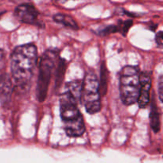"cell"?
<instances>
[{"mask_svg":"<svg viewBox=\"0 0 163 163\" xmlns=\"http://www.w3.org/2000/svg\"><path fill=\"white\" fill-rule=\"evenodd\" d=\"M37 60V47L33 44L18 46L11 56V70L16 88L25 90L33 77Z\"/></svg>","mask_w":163,"mask_h":163,"instance_id":"obj_1","label":"cell"},{"mask_svg":"<svg viewBox=\"0 0 163 163\" xmlns=\"http://www.w3.org/2000/svg\"><path fill=\"white\" fill-rule=\"evenodd\" d=\"M77 104V102L65 92L61 96V116L65 130L69 137H80L85 132L84 118L78 109Z\"/></svg>","mask_w":163,"mask_h":163,"instance_id":"obj_2","label":"cell"},{"mask_svg":"<svg viewBox=\"0 0 163 163\" xmlns=\"http://www.w3.org/2000/svg\"><path fill=\"white\" fill-rule=\"evenodd\" d=\"M139 77V69L136 66H125L120 72L119 92L125 105H131L138 102L140 92Z\"/></svg>","mask_w":163,"mask_h":163,"instance_id":"obj_3","label":"cell"},{"mask_svg":"<svg viewBox=\"0 0 163 163\" xmlns=\"http://www.w3.org/2000/svg\"><path fill=\"white\" fill-rule=\"evenodd\" d=\"M81 101L89 114H95L100 110L101 103L99 81L93 72L87 73L84 81L82 82Z\"/></svg>","mask_w":163,"mask_h":163,"instance_id":"obj_4","label":"cell"},{"mask_svg":"<svg viewBox=\"0 0 163 163\" xmlns=\"http://www.w3.org/2000/svg\"><path fill=\"white\" fill-rule=\"evenodd\" d=\"M56 57L57 53L52 50H47L41 57L36 92L37 100L40 102H43L47 96L49 81L52 71L55 66Z\"/></svg>","mask_w":163,"mask_h":163,"instance_id":"obj_5","label":"cell"},{"mask_svg":"<svg viewBox=\"0 0 163 163\" xmlns=\"http://www.w3.org/2000/svg\"><path fill=\"white\" fill-rule=\"evenodd\" d=\"M15 15L16 18L23 23L36 24L38 17V11L32 4L23 3L16 7Z\"/></svg>","mask_w":163,"mask_h":163,"instance_id":"obj_6","label":"cell"},{"mask_svg":"<svg viewBox=\"0 0 163 163\" xmlns=\"http://www.w3.org/2000/svg\"><path fill=\"white\" fill-rule=\"evenodd\" d=\"M140 79V92L138 100L140 108H144L150 101V91L151 88V77L149 73H142L139 77Z\"/></svg>","mask_w":163,"mask_h":163,"instance_id":"obj_7","label":"cell"},{"mask_svg":"<svg viewBox=\"0 0 163 163\" xmlns=\"http://www.w3.org/2000/svg\"><path fill=\"white\" fill-rule=\"evenodd\" d=\"M13 92V84L7 73L0 75V103L6 105L10 103Z\"/></svg>","mask_w":163,"mask_h":163,"instance_id":"obj_8","label":"cell"},{"mask_svg":"<svg viewBox=\"0 0 163 163\" xmlns=\"http://www.w3.org/2000/svg\"><path fill=\"white\" fill-rule=\"evenodd\" d=\"M82 90V82L81 81H73L68 83L65 87V92H67L77 103L81 101Z\"/></svg>","mask_w":163,"mask_h":163,"instance_id":"obj_9","label":"cell"},{"mask_svg":"<svg viewBox=\"0 0 163 163\" xmlns=\"http://www.w3.org/2000/svg\"><path fill=\"white\" fill-rule=\"evenodd\" d=\"M54 21L61 25H64L66 27H69L71 29L77 30L78 25L75 20L69 15H65V14H57L53 17Z\"/></svg>","mask_w":163,"mask_h":163,"instance_id":"obj_10","label":"cell"},{"mask_svg":"<svg viewBox=\"0 0 163 163\" xmlns=\"http://www.w3.org/2000/svg\"><path fill=\"white\" fill-rule=\"evenodd\" d=\"M150 123L153 130L155 133H158L160 130V118L158 111V107H156L154 103L151 107V111L150 112Z\"/></svg>","mask_w":163,"mask_h":163,"instance_id":"obj_11","label":"cell"},{"mask_svg":"<svg viewBox=\"0 0 163 163\" xmlns=\"http://www.w3.org/2000/svg\"><path fill=\"white\" fill-rule=\"evenodd\" d=\"M66 67V61L64 59L60 60L58 67L57 69V73H56V85H57V88H59V86L61 85V83L63 81L64 75H65Z\"/></svg>","mask_w":163,"mask_h":163,"instance_id":"obj_12","label":"cell"},{"mask_svg":"<svg viewBox=\"0 0 163 163\" xmlns=\"http://www.w3.org/2000/svg\"><path fill=\"white\" fill-rule=\"evenodd\" d=\"M108 71L104 65L101 66V73H100V81H99L100 92L105 95L107 92V85H108Z\"/></svg>","mask_w":163,"mask_h":163,"instance_id":"obj_13","label":"cell"},{"mask_svg":"<svg viewBox=\"0 0 163 163\" xmlns=\"http://www.w3.org/2000/svg\"><path fill=\"white\" fill-rule=\"evenodd\" d=\"M132 23H133L132 20H127L126 22H120V24L119 25V27H118V30L122 33L123 36H125V35H126V33H127V31L130 29Z\"/></svg>","mask_w":163,"mask_h":163,"instance_id":"obj_14","label":"cell"},{"mask_svg":"<svg viewBox=\"0 0 163 163\" xmlns=\"http://www.w3.org/2000/svg\"><path fill=\"white\" fill-rule=\"evenodd\" d=\"M118 31V27L116 26H106L103 30H99V34L101 35H107L111 33H115Z\"/></svg>","mask_w":163,"mask_h":163,"instance_id":"obj_15","label":"cell"},{"mask_svg":"<svg viewBox=\"0 0 163 163\" xmlns=\"http://www.w3.org/2000/svg\"><path fill=\"white\" fill-rule=\"evenodd\" d=\"M158 96L161 102H162V96H163V77L161 75L158 78Z\"/></svg>","mask_w":163,"mask_h":163,"instance_id":"obj_16","label":"cell"},{"mask_svg":"<svg viewBox=\"0 0 163 163\" xmlns=\"http://www.w3.org/2000/svg\"><path fill=\"white\" fill-rule=\"evenodd\" d=\"M162 31H159L158 33L156 34L155 41L157 45H159V46H162Z\"/></svg>","mask_w":163,"mask_h":163,"instance_id":"obj_17","label":"cell"},{"mask_svg":"<svg viewBox=\"0 0 163 163\" xmlns=\"http://www.w3.org/2000/svg\"><path fill=\"white\" fill-rule=\"evenodd\" d=\"M5 65V53L3 49H0V71L3 69Z\"/></svg>","mask_w":163,"mask_h":163,"instance_id":"obj_18","label":"cell"}]
</instances>
